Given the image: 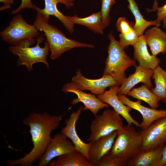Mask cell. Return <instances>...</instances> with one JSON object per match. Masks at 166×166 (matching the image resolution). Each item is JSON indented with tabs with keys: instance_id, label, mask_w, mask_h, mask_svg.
Segmentation results:
<instances>
[{
	"instance_id": "6da1fadb",
	"label": "cell",
	"mask_w": 166,
	"mask_h": 166,
	"mask_svg": "<svg viewBox=\"0 0 166 166\" xmlns=\"http://www.w3.org/2000/svg\"><path fill=\"white\" fill-rule=\"evenodd\" d=\"M63 117L62 115H51L46 112H33L25 118L23 123L30 127L33 147L30 152L18 159L7 160L6 165L30 166L39 160L51 140V132L59 126Z\"/></svg>"
},
{
	"instance_id": "7a4b0ae2",
	"label": "cell",
	"mask_w": 166,
	"mask_h": 166,
	"mask_svg": "<svg viewBox=\"0 0 166 166\" xmlns=\"http://www.w3.org/2000/svg\"><path fill=\"white\" fill-rule=\"evenodd\" d=\"M143 143L142 131L137 132L132 124L118 130L113 145L105 155L127 163L140 151Z\"/></svg>"
},
{
	"instance_id": "3957f363",
	"label": "cell",
	"mask_w": 166,
	"mask_h": 166,
	"mask_svg": "<svg viewBox=\"0 0 166 166\" xmlns=\"http://www.w3.org/2000/svg\"><path fill=\"white\" fill-rule=\"evenodd\" d=\"M35 9L37 11V14L34 24L38 30L44 32L51 52L50 56L51 59H56L62 53L74 48H95L91 44L68 39L60 30L49 24L39 10L36 8Z\"/></svg>"
},
{
	"instance_id": "277c9868",
	"label": "cell",
	"mask_w": 166,
	"mask_h": 166,
	"mask_svg": "<svg viewBox=\"0 0 166 166\" xmlns=\"http://www.w3.org/2000/svg\"><path fill=\"white\" fill-rule=\"evenodd\" d=\"M109 43L107 47L108 56L105 60L103 76L110 75L121 85L126 78V70L136 65V60L130 57L115 38L111 31L108 35Z\"/></svg>"
},
{
	"instance_id": "5b68a950",
	"label": "cell",
	"mask_w": 166,
	"mask_h": 166,
	"mask_svg": "<svg viewBox=\"0 0 166 166\" xmlns=\"http://www.w3.org/2000/svg\"><path fill=\"white\" fill-rule=\"evenodd\" d=\"M0 34L4 41L16 46L27 42L33 45L36 40L34 38L38 37L39 32L34 24H28L22 15L18 14L13 17L9 26Z\"/></svg>"
},
{
	"instance_id": "8992f818",
	"label": "cell",
	"mask_w": 166,
	"mask_h": 166,
	"mask_svg": "<svg viewBox=\"0 0 166 166\" xmlns=\"http://www.w3.org/2000/svg\"><path fill=\"white\" fill-rule=\"evenodd\" d=\"M37 44L34 47H30L32 44L30 43H25L16 46H11L9 49L10 51L19 57L17 61L18 65H26L29 71L33 69V65L35 63L42 62L45 64L48 68L49 63L46 58L50 50L49 45L46 40L45 46L41 47L39 44L44 40L42 36H40L36 39Z\"/></svg>"
},
{
	"instance_id": "52a82bcc",
	"label": "cell",
	"mask_w": 166,
	"mask_h": 166,
	"mask_svg": "<svg viewBox=\"0 0 166 166\" xmlns=\"http://www.w3.org/2000/svg\"><path fill=\"white\" fill-rule=\"evenodd\" d=\"M95 117L90 124L91 134L88 141H95L118 130L123 126V119L114 109H107L101 114Z\"/></svg>"
},
{
	"instance_id": "ba28073f",
	"label": "cell",
	"mask_w": 166,
	"mask_h": 166,
	"mask_svg": "<svg viewBox=\"0 0 166 166\" xmlns=\"http://www.w3.org/2000/svg\"><path fill=\"white\" fill-rule=\"evenodd\" d=\"M142 131L143 143L140 151L163 145L166 142V117L154 121L147 128Z\"/></svg>"
},
{
	"instance_id": "9c48e42d",
	"label": "cell",
	"mask_w": 166,
	"mask_h": 166,
	"mask_svg": "<svg viewBox=\"0 0 166 166\" xmlns=\"http://www.w3.org/2000/svg\"><path fill=\"white\" fill-rule=\"evenodd\" d=\"M76 150L74 144L61 133L55 135L45 152L39 160L37 166H46L54 158L72 152Z\"/></svg>"
},
{
	"instance_id": "30bf717a",
	"label": "cell",
	"mask_w": 166,
	"mask_h": 166,
	"mask_svg": "<svg viewBox=\"0 0 166 166\" xmlns=\"http://www.w3.org/2000/svg\"><path fill=\"white\" fill-rule=\"evenodd\" d=\"M76 74L72 78V81L76 87L82 91L89 90L94 94L103 93L107 87L121 85L120 82L109 75H103L98 79H89L82 75L80 69L76 72Z\"/></svg>"
},
{
	"instance_id": "8fae6325",
	"label": "cell",
	"mask_w": 166,
	"mask_h": 166,
	"mask_svg": "<svg viewBox=\"0 0 166 166\" xmlns=\"http://www.w3.org/2000/svg\"><path fill=\"white\" fill-rule=\"evenodd\" d=\"M62 90L64 92L73 93L77 96V98L73 99L72 101V105L79 102H82L85 106L84 108L81 107L82 110H89L95 116L97 115L100 109L105 108H108L109 106V105L103 102L95 95L85 93L78 89L72 81L65 84Z\"/></svg>"
},
{
	"instance_id": "7c38bea8",
	"label": "cell",
	"mask_w": 166,
	"mask_h": 166,
	"mask_svg": "<svg viewBox=\"0 0 166 166\" xmlns=\"http://www.w3.org/2000/svg\"><path fill=\"white\" fill-rule=\"evenodd\" d=\"M120 87L115 85L110 87L109 89L102 93L97 95V97L103 102L111 106L113 109L122 116L129 124H133L137 128L140 127V123L135 120L129 113L132 109L125 105L119 99L117 93Z\"/></svg>"
},
{
	"instance_id": "4fadbf2b",
	"label": "cell",
	"mask_w": 166,
	"mask_h": 166,
	"mask_svg": "<svg viewBox=\"0 0 166 166\" xmlns=\"http://www.w3.org/2000/svg\"><path fill=\"white\" fill-rule=\"evenodd\" d=\"M81 107V106L76 111L72 113L69 118L65 120L66 126L61 129V132L70 138L75 150L82 153L89 160V151L92 142L90 141L88 143L83 142L78 136L76 129V122L83 111Z\"/></svg>"
},
{
	"instance_id": "5bb4252c",
	"label": "cell",
	"mask_w": 166,
	"mask_h": 166,
	"mask_svg": "<svg viewBox=\"0 0 166 166\" xmlns=\"http://www.w3.org/2000/svg\"><path fill=\"white\" fill-rule=\"evenodd\" d=\"M119 99L125 105L135 109L141 114L142 121L140 123L142 130L147 128L154 121L166 117V110H157L145 107L141 105V101L138 99L136 101H132L124 95L117 94Z\"/></svg>"
},
{
	"instance_id": "9a60e30c",
	"label": "cell",
	"mask_w": 166,
	"mask_h": 166,
	"mask_svg": "<svg viewBox=\"0 0 166 166\" xmlns=\"http://www.w3.org/2000/svg\"><path fill=\"white\" fill-rule=\"evenodd\" d=\"M75 0H44L45 7L42 9L34 4V7L42 13L46 20L49 22L50 15L57 18L63 24L66 29L70 33L74 31V24L70 21L65 16L59 12L57 7L58 3L63 4L68 9H69L74 6Z\"/></svg>"
},
{
	"instance_id": "2e32d148",
	"label": "cell",
	"mask_w": 166,
	"mask_h": 166,
	"mask_svg": "<svg viewBox=\"0 0 166 166\" xmlns=\"http://www.w3.org/2000/svg\"><path fill=\"white\" fill-rule=\"evenodd\" d=\"M135 67V72L124 80L119 88L117 94L126 95L135 85L140 82L143 83L149 89L152 88L151 78L153 70L146 69L139 65Z\"/></svg>"
},
{
	"instance_id": "e0dca14e",
	"label": "cell",
	"mask_w": 166,
	"mask_h": 166,
	"mask_svg": "<svg viewBox=\"0 0 166 166\" xmlns=\"http://www.w3.org/2000/svg\"><path fill=\"white\" fill-rule=\"evenodd\" d=\"M118 130L101 136L92 142L89 151V161L92 166H97L100 159L111 149L117 136Z\"/></svg>"
},
{
	"instance_id": "ac0fdd59",
	"label": "cell",
	"mask_w": 166,
	"mask_h": 166,
	"mask_svg": "<svg viewBox=\"0 0 166 166\" xmlns=\"http://www.w3.org/2000/svg\"><path fill=\"white\" fill-rule=\"evenodd\" d=\"M133 46L134 58L138 62L139 65L144 68L153 70L159 65L160 59L156 56L150 55L144 35L139 36Z\"/></svg>"
},
{
	"instance_id": "d6986e66",
	"label": "cell",
	"mask_w": 166,
	"mask_h": 166,
	"mask_svg": "<svg viewBox=\"0 0 166 166\" xmlns=\"http://www.w3.org/2000/svg\"><path fill=\"white\" fill-rule=\"evenodd\" d=\"M144 36L152 55L156 56L161 53L163 54L166 53L165 32L158 27H153L146 30Z\"/></svg>"
},
{
	"instance_id": "ffe728a7",
	"label": "cell",
	"mask_w": 166,
	"mask_h": 166,
	"mask_svg": "<svg viewBox=\"0 0 166 166\" xmlns=\"http://www.w3.org/2000/svg\"><path fill=\"white\" fill-rule=\"evenodd\" d=\"M164 145L155 148L140 151L127 163V166H159Z\"/></svg>"
},
{
	"instance_id": "44dd1931",
	"label": "cell",
	"mask_w": 166,
	"mask_h": 166,
	"mask_svg": "<svg viewBox=\"0 0 166 166\" xmlns=\"http://www.w3.org/2000/svg\"><path fill=\"white\" fill-rule=\"evenodd\" d=\"M49 166H92L88 159L76 150L59 156L56 161L51 162Z\"/></svg>"
},
{
	"instance_id": "7402d4cb",
	"label": "cell",
	"mask_w": 166,
	"mask_h": 166,
	"mask_svg": "<svg viewBox=\"0 0 166 166\" xmlns=\"http://www.w3.org/2000/svg\"><path fill=\"white\" fill-rule=\"evenodd\" d=\"M66 16L73 24H77L86 26L96 33L103 34V30L101 26L102 17L101 11L92 13L89 16L84 18H80L76 15Z\"/></svg>"
},
{
	"instance_id": "603a6c76",
	"label": "cell",
	"mask_w": 166,
	"mask_h": 166,
	"mask_svg": "<svg viewBox=\"0 0 166 166\" xmlns=\"http://www.w3.org/2000/svg\"><path fill=\"white\" fill-rule=\"evenodd\" d=\"M152 78L154 79L156 86L150 90L160 101L166 103V71L159 65L153 70Z\"/></svg>"
},
{
	"instance_id": "cb8c5ba5",
	"label": "cell",
	"mask_w": 166,
	"mask_h": 166,
	"mask_svg": "<svg viewBox=\"0 0 166 166\" xmlns=\"http://www.w3.org/2000/svg\"><path fill=\"white\" fill-rule=\"evenodd\" d=\"M127 95L145 101L149 105L152 109H156L159 106L158 103L160 101L159 99L144 84L140 87L132 88Z\"/></svg>"
},
{
	"instance_id": "d4e9b609",
	"label": "cell",
	"mask_w": 166,
	"mask_h": 166,
	"mask_svg": "<svg viewBox=\"0 0 166 166\" xmlns=\"http://www.w3.org/2000/svg\"><path fill=\"white\" fill-rule=\"evenodd\" d=\"M127 0L129 3L128 7L133 14L135 19V23L133 25V28L139 36L143 35L144 31L149 26L153 25L157 27L155 20L148 21L143 18L134 0Z\"/></svg>"
},
{
	"instance_id": "484cf974",
	"label": "cell",
	"mask_w": 166,
	"mask_h": 166,
	"mask_svg": "<svg viewBox=\"0 0 166 166\" xmlns=\"http://www.w3.org/2000/svg\"><path fill=\"white\" fill-rule=\"evenodd\" d=\"M116 3L115 0H101V12L102 17L101 26L104 30L109 25L111 21L110 13L112 7Z\"/></svg>"
},
{
	"instance_id": "4316f807",
	"label": "cell",
	"mask_w": 166,
	"mask_h": 166,
	"mask_svg": "<svg viewBox=\"0 0 166 166\" xmlns=\"http://www.w3.org/2000/svg\"><path fill=\"white\" fill-rule=\"evenodd\" d=\"M119 37V42L121 46L125 49L127 48L129 45L133 46L137 41L139 36L133 29L127 34H120Z\"/></svg>"
},
{
	"instance_id": "83f0119b",
	"label": "cell",
	"mask_w": 166,
	"mask_h": 166,
	"mask_svg": "<svg viewBox=\"0 0 166 166\" xmlns=\"http://www.w3.org/2000/svg\"><path fill=\"white\" fill-rule=\"evenodd\" d=\"M116 25L118 31L123 34H127L134 29V25L129 23L126 18L123 17H119L118 18Z\"/></svg>"
},
{
	"instance_id": "f1b7e54d",
	"label": "cell",
	"mask_w": 166,
	"mask_h": 166,
	"mask_svg": "<svg viewBox=\"0 0 166 166\" xmlns=\"http://www.w3.org/2000/svg\"><path fill=\"white\" fill-rule=\"evenodd\" d=\"M127 164L105 155L100 159L97 166H125Z\"/></svg>"
},
{
	"instance_id": "f546056e",
	"label": "cell",
	"mask_w": 166,
	"mask_h": 166,
	"mask_svg": "<svg viewBox=\"0 0 166 166\" xmlns=\"http://www.w3.org/2000/svg\"><path fill=\"white\" fill-rule=\"evenodd\" d=\"M21 1L20 6L17 9L12 11L11 14H17L19 13L21 10H23L26 8L35 9L34 4H33L31 0H21Z\"/></svg>"
},
{
	"instance_id": "4dcf8cb0",
	"label": "cell",
	"mask_w": 166,
	"mask_h": 166,
	"mask_svg": "<svg viewBox=\"0 0 166 166\" xmlns=\"http://www.w3.org/2000/svg\"><path fill=\"white\" fill-rule=\"evenodd\" d=\"M157 18L155 20L157 25L159 27L162 21L166 17V3L161 7H158L157 9Z\"/></svg>"
},
{
	"instance_id": "1f68e13d",
	"label": "cell",
	"mask_w": 166,
	"mask_h": 166,
	"mask_svg": "<svg viewBox=\"0 0 166 166\" xmlns=\"http://www.w3.org/2000/svg\"><path fill=\"white\" fill-rule=\"evenodd\" d=\"M166 166V142L164 144L162 151L161 158L159 166Z\"/></svg>"
},
{
	"instance_id": "d6a6232c",
	"label": "cell",
	"mask_w": 166,
	"mask_h": 166,
	"mask_svg": "<svg viewBox=\"0 0 166 166\" xmlns=\"http://www.w3.org/2000/svg\"><path fill=\"white\" fill-rule=\"evenodd\" d=\"M14 0H0L1 2H3L4 4L3 6L0 7V10H2L11 8L10 4L14 3Z\"/></svg>"
},
{
	"instance_id": "836d02e7",
	"label": "cell",
	"mask_w": 166,
	"mask_h": 166,
	"mask_svg": "<svg viewBox=\"0 0 166 166\" xmlns=\"http://www.w3.org/2000/svg\"><path fill=\"white\" fill-rule=\"evenodd\" d=\"M158 3L157 2L156 0H155L152 9L149 10L148 11H149V12L156 11V10L157 9L158 7Z\"/></svg>"
},
{
	"instance_id": "e575fe53",
	"label": "cell",
	"mask_w": 166,
	"mask_h": 166,
	"mask_svg": "<svg viewBox=\"0 0 166 166\" xmlns=\"http://www.w3.org/2000/svg\"><path fill=\"white\" fill-rule=\"evenodd\" d=\"M162 27L166 29V17L162 21Z\"/></svg>"
}]
</instances>
